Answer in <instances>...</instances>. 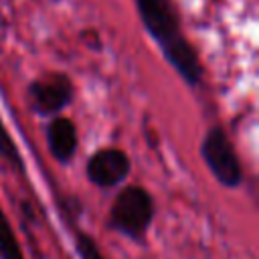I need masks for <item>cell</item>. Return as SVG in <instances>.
<instances>
[{
	"mask_svg": "<svg viewBox=\"0 0 259 259\" xmlns=\"http://www.w3.org/2000/svg\"><path fill=\"white\" fill-rule=\"evenodd\" d=\"M138 16L148 36L158 45L164 61L188 85L198 87L204 79V67L196 47L182 30V18L174 0H134Z\"/></svg>",
	"mask_w": 259,
	"mask_h": 259,
	"instance_id": "1",
	"label": "cell"
},
{
	"mask_svg": "<svg viewBox=\"0 0 259 259\" xmlns=\"http://www.w3.org/2000/svg\"><path fill=\"white\" fill-rule=\"evenodd\" d=\"M156 217V202L152 192L142 184H125L121 186L107 210L105 225L109 231L144 243L148 239L150 227Z\"/></svg>",
	"mask_w": 259,
	"mask_h": 259,
	"instance_id": "2",
	"label": "cell"
},
{
	"mask_svg": "<svg viewBox=\"0 0 259 259\" xmlns=\"http://www.w3.org/2000/svg\"><path fill=\"white\" fill-rule=\"evenodd\" d=\"M200 158L212 178L225 188H239L245 182L243 162L221 123L210 125L200 140Z\"/></svg>",
	"mask_w": 259,
	"mask_h": 259,
	"instance_id": "3",
	"label": "cell"
},
{
	"mask_svg": "<svg viewBox=\"0 0 259 259\" xmlns=\"http://www.w3.org/2000/svg\"><path fill=\"white\" fill-rule=\"evenodd\" d=\"M75 99V83L63 71H47L26 85L28 109L38 117L63 113Z\"/></svg>",
	"mask_w": 259,
	"mask_h": 259,
	"instance_id": "4",
	"label": "cell"
},
{
	"mask_svg": "<svg viewBox=\"0 0 259 259\" xmlns=\"http://www.w3.org/2000/svg\"><path fill=\"white\" fill-rule=\"evenodd\" d=\"M132 172V158L123 148L105 146L95 150L85 162L87 180L99 190L121 186Z\"/></svg>",
	"mask_w": 259,
	"mask_h": 259,
	"instance_id": "5",
	"label": "cell"
},
{
	"mask_svg": "<svg viewBox=\"0 0 259 259\" xmlns=\"http://www.w3.org/2000/svg\"><path fill=\"white\" fill-rule=\"evenodd\" d=\"M45 142L51 158L61 166H69L79 148V132L75 121L61 113L49 117L45 125Z\"/></svg>",
	"mask_w": 259,
	"mask_h": 259,
	"instance_id": "6",
	"label": "cell"
},
{
	"mask_svg": "<svg viewBox=\"0 0 259 259\" xmlns=\"http://www.w3.org/2000/svg\"><path fill=\"white\" fill-rule=\"evenodd\" d=\"M0 259H24L14 227L2 208H0Z\"/></svg>",
	"mask_w": 259,
	"mask_h": 259,
	"instance_id": "7",
	"label": "cell"
},
{
	"mask_svg": "<svg viewBox=\"0 0 259 259\" xmlns=\"http://www.w3.org/2000/svg\"><path fill=\"white\" fill-rule=\"evenodd\" d=\"M0 158L6 160L10 164V168L18 170L20 174H26V166H24V158L14 142V138L10 136L8 127L4 125L2 117H0Z\"/></svg>",
	"mask_w": 259,
	"mask_h": 259,
	"instance_id": "8",
	"label": "cell"
},
{
	"mask_svg": "<svg viewBox=\"0 0 259 259\" xmlns=\"http://www.w3.org/2000/svg\"><path fill=\"white\" fill-rule=\"evenodd\" d=\"M69 233L73 237V247H75V253H77L79 259H105L97 241L87 231H83L79 225L71 227Z\"/></svg>",
	"mask_w": 259,
	"mask_h": 259,
	"instance_id": "9",
	"label": "cell"
},
{
	"mask_svg": "<svg viewBox=\"0 0 259 259\" xmlns=\"http://www.w3.org/2000/svg\"><path fill=\"white\" fill-rule=\"evenodd\" d=\"M57 208H59L61 219L65 221L67 231L71 227L79 225V219L83 214V202H81L79 196H75V194H59L57 196Z\"/></svg>",
	"mask_w": 259,
	"mask_h": 259,
	"instance_id": "10",
	"label": "cell"
}]
</instances>
